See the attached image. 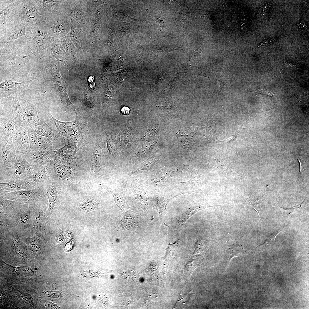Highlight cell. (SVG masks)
Here are the masks:
<instances>
[{
  "instance_id": "8992f818",
  "label": "cell",
  "mask_w": 309,
  "mask_h": 309,
  "mask_svg": "<svg viewBox=\"0 0 309 309\" xmlns=\"http://www.w3.org/2000/svg\"><path fill=\"white\" fill-rule=\"evenodd\" d=\"M28 81L17 82L12 79L7 80L0 84V98L16 95L24 91L36 77Z\"/></svg>"
},
{
  "instance_id": "4dcf8cb0",
  "label": "cell",
  "mask_w": 309,
  "mask_h": 309,
  "mask_svg": "<svg viewBox=\"0 0 309 309\" xmlns=\"http://www.w3.org/2000/svg\"><path fill=\"white\" fill-rule=\"evenodd\" d=\"M298 27L300 29H305L307 27V24L306 22L303 21H300L297 23Z\"/></svg>"
},
{
  "instance_id": "3957f363",
  "label": "cell",
  "mask_w": 309,
  "mask_h": 309,
  "mask_svg": "<svg viewBox=\"0 0 309 309\" xmlns=\"http://www.w3.org/2000/svg\"><path fill=\"white\" fill-rule=\"evenodd\" d=\"M52 71V80L59 93L63 108L66 111H74V106L71 102L68 96L65 81L56 68L53 67Z\"/></svg>"
},
{
  "instance_id": "d590c367",
  "label": "cell",
  "mask_w": 309,
  "mask_h": 309,
  "mask_svg": "<svg viewBox=\"0 0 309 309\" xmlns=\"http://www.w3.org/2000/svg\"><path fill=\"white\" fill-rule=\"evenodd\" d=\"M43 2L45 5H52L54 4L55 2L52 1L45 0L43 1Z\"/></svg>"
},
{
  "instance_id": "30bf717a",
  "label": "cell",
  "mask_w": 309,
  "mask_h": 309,
  "mask_svg": "<svg viewBox=\"0 0 309 309\" xmlns=\"http://www.w3.org/2000/svg\"><path fill=\"white\" fill-rule=\"evenodd\" d=\"M31 150L34 151H52L51 140L48 138L37 134L31 128L28 131Z\"/></svg>"
},
{
  "instance_id": "2e32d148",
  "label": "cell",
  "mask_w": 309,
  "mask_h": 309,
  "mask_svg": "<svg viewBox=\"0 0 309 309\" xmlns=\"http://www.w3.org/2000/svg\"><path fill=\"white\" fill-rule=\"evenodd\" d=\"M78 5L71 4L68 13L70 17H72L80 24L84 25L87 21V15L81 7Z\"/></svg>"
},
{
  "instance_id": "5bb4252c",
  "label": "cell",
  "mask_w": 309,
  "mask_h": 309,
  "mask_svg": "<svg viewBox=\"0 0 309 309\" xmlns=\"http://www.w3.org/2000/svg\"><path fill=\"white\" fill-rule=\"evenodd\" d=\"M18 126L9 116H1L0 138L12 139Z\"/></svg>"
},
{
  "instance_id": "e0dca14e",
  "label": "cell",
  "mask_w": 309,
  "mask_h": 309,
  "mask_svg": "<svg viewBox=\"0 0 309 309\" xmlns=\"http://www.w3.org/2000/svg\"><path fill=\"white\" fill-rule=\"evenodd\" d=\"M31 128L33 129L38 134L46 137L51 140H53L58 134L52 130L49 126H32Z\"/></svg>"
},
{
  "instance_id": "5b68a950",
  "label": "cell",
  "mask_w": 309,
  "mask_h": 309,
  "mask_svg": "<svg viewBox=\"0 0 309 309\" xmlns=\"http://www.w3.org/2000/svg\"><path fill=\"white\" fill-rule=\"evenodd\" d=\"M19 101L26 120L31 128L38 126H49L34 105L22 98H19Z\"/></svg>"
},
{
  "instance_id": "7402d4cb",
  "label": "cell",
  "mask_w": 309,
  "mask_h": 309,
  "mask_svg": "<svg viewBox=\"0 0 309 309\" xmlns=\"http://www.w3.org/2000/svg\"><path fill=\"white\" fill-rule=\"evenodd\" d=\"M245 203L255 209L257 212L259 216L261 203L260 198L255 197H250L246 200Z\"/></svg>"
},
{
  "instance_id": "d4e9b609",
  "label": "cell",
  "mask_w": 309,
  "mask_h": 309,
  "mask_svg": "<svg viewBox=\"0 0 309 309\" xmlns=\"http://www.w3.org/2000/svg\"><path fill=\"white\" fill-rule=\"evenodd\" d=\"M27 239L31 250L35 253H37L40 248V242L39 239L34 237Z\"/></svg>"
},
{
  "instance_id": "7c38bea8",
  "label": "cell",
  "mask_w": 309,
  "mask_h": 309,
  "mask_svg": "<svg viewBox=\"0 0 309 309\" xmlns=\"http://www.w3.org/2000/svg\"><path fill=\"white\" fill-rule=\"evenodd\" d=\"M57 183L50 178L44 189L48 200L47 213H51L55 208L58 201L59 190Z\"/></svg>"
},
{
  "instance_id": "d6986e66",
  "label": "cell",
  "mask_w": 309,
  "mask_h": 309,
  "mask_svg": "<svg viewBox=\"0 0 309 309\" xmlns=\"http://www.w3.org/2000/svg\"><path fill=\"white\" fill-rule=\"evenodd\" d=\"M202 209L200 207L190 208L179 215L176 219V221L179 224H183L194 214Z\"/></svg>"
},
{
  "instance_id": "277c9868",
  "label": "cell",
  "mask_w": 309,
  "mask_h": 309,
  "mask_svg": "<svg viewBox=\"0 0 309 309\" xmlns=\"http://www.w3.org/2000/svg\"><path fill=\"white\" fill-rule=\"evenodd\" d=\"M50 179L45 166H33L24 180L36 189H44Z\"/></svg>"
},
{
  "instance_id": "603a6c76",
  "label": "cell",
  "mask_w": 309,
  "mask_h": 309,
  "mask_svg": "<svg viewBox=\"0 0 309 309\" xmlns=\"http://www.w3.org/2000/svg\"><path fill=\"white\" fill-rule=\"evenodd\" d=\"M212 163L213 166L219 169L226 171L233 172L222 159L213 158Z\"/></svg>"
},
{
  "instance_id": "7a4b0ae2",
  "label": "cell",
  "mask_w": 309,
  "mask_h": 309,
  "mask_svg": "<svg viewBox=\"0 0 309 309\" xmlns=\"http://www.w3.org/2000/svg\"><path fill=\"white\" fill-rule=\"evenodd\" d=\"M1 196L21 203L37 204L45 203L47 197L44 189L36 188L10 192Z\"/></svg>"
},
{
  "instance_id": "4fadbf2b",
  "label": "cell",
  "mask_w": 309,
  "mask_h": 309,
  "mask_svg": "<svg viewBox=\"0 0 309 309\" xmlns=\"http://www.w3.org/2000/svg\"><path fill=\"white\" fill-rule=\"evenodd\" d=\"M34 188L24 180H12L0 183V195L10 192Z\"/></svg>"
},
{
  "instance_id": "44dd1931",
  "label": "cell",
  "mask_w": 309,
  "mask_h": 309,
  "mask_svg": "<svg viewBox=\"0 0 309 309\" xmlns=\"http://www.w3.org/2000/svg\"><path fill=\"white\" fill-rule=\"evenodd\" d=\"M206 242L202 237H199L195 244L194 253H199L204 254L207 249Z\"/></svg>"
},
{
  "instance_id": "4316f807",
  "label": "cell",
  "mask_w": 309,
  "mask_h": 309,
  "mask_svg": "<svg viewBox=\"0 0 309 309\" xmlns=\"http://www.w3.org/2000/svg\"><path fill=\"white\" fill-rule=\"evenodd\" d=\"M20 219V221L21 224L26 225L28 223L31 219V213L29 211L24 212L21 215Z\"/></svg>"
},
{
  "instance_id": "ba28073f",
  "label": "cell",
  "mask_w": 309,
  "mask_h": 309,
  "mask_svg": "<svg viewBox=\"0 0 309 309\" xmlns=\"http://www.w3.org/2000/svg\"><path fill=\"white\" fill-rule=\"evenodd\" d=\"M12 140L16 153L25 155L31 150L28 132L23 127L18 126Z\"/></svg>"
},
{
  "instance_id": "e575fe53",
  "label": "cell",
  "mask_w": 309,
  "mask_h": 309,
  "mask_svg": "<svg viewBox=\"0 0 309 309\" xmlns=\"http://www.w3.org/2000/svg\"><path fill=\"white\" fill-rule=\"evenodd\" d=\"M266 9L263 7L261 8L259 11V13L261 16L264 15L266 12Z\"/></svg>"
},
{
  "instance_id": "52a82bcc",
  "label": "cell",
  "mask_w": 309,
  "mask_h": 309,
  "mask_svg": "<svg viewBox=\"0 0 309 309\" xmlns=\"http://www.w3.org/2000/svg\"><path fill=\"white\" fill-rule=\"evenodd\" d=\"M9 106L10 114L8 116L17 125L28 131L31 128L26 120L19 99L17 96L9 97Z\"/></svg>"
},
{
  "instance_id": "6da1fadb",
  "label": "cell",
  "mask_w": 309,
  "mask_h": 309,
  "mask_svg": "<svg viewBox=\"0 0 309 309\" xmlns=\"http://www.w3.org/2000/svg\"><path fill=\"white\" fill-rule=\"evenodd\" d=\"M12 140L0 138V183L12 179L16 155Z\"/></svg>"
},
{
  "instance_id": "ac0fdd59",
  "label": "cell",
  "mask_w": 309,
  "mask_h": 309,
  "mask_svg": "<svg viewBox=\"0 0 309 309\" xmlns=\"http://www.w3.org/2000/svg\"><path fill=\"white\" fill-rule=\"evenodd\" d=\"M179 240L178 236L177 240L174 243H169L166 249L165 256L163 258V259L169 261L175 258L177 255L178 249V245Z\"/></svg>"
},
{
  "instance_id": "8fae6325",
  "label": "cell",
  "mask_w": 309,
  "mask_h": 309,
  "mask_svg": "<svg viewBox=\"0 0 309 309\" xmlns=\"http://www.w3.org/2000/svg\"><path fill=\"white\" fill-rule=\"evenodd\" d=\"M54 152L31 150L25 155L26 159L33 166H45L52 159Z\"/></svg>"
},
{
  "instance_id": "cb8c5ba5",
  "label": "cell",
  "mask_w": 309,
  "mask_h": 309,
  "mask_svg": "<svg viewBox=\"0 0 309 309\" xmlns=\"http://www.w3.org/2000/svg\"><path fill=\"white\" fill-rule=\"evenodd\" d=\"M98 205V203L96 201L93 200H90L83 202L81 204V206L85 211H90L96 209Z\"/></svg>"
},
{
  "instance_id": "8d00e7d4",
  "label": "cell",
  "mask_w": 309,
  "mask_h": 309,
  "mask_svg": "<svg viewBox=\"0 0 309 309\" xmlns=\"http://www.w3.org/2000/svg\"><path fill=\"white\" fill-rule=\"evenodd\" d=\"M272 42V40H267L266 41H264V42H263L262 43L263 44H264L263 45L264 46L267 45H269V44L271 43Z\"/></svg>"
},
{
  "instance_id": "9c48e42d",
  "label": "cell",
  "mask_w": 309,
  "mask_h": 309,
  "mask_svg": "<svg viewBox=\"0 0 309 309\" xmlns=\"http://www.w3.org/2000/svg\"><path fill=\"white\" fill-rule=\"evenodd\" d=\"M32 166L26 159L25 155L16 152L12 180H24L30 173Z\"/></svg>"
},
{
  "instance_id": "f1b7e54d",
  "label": "cell",
  "mask_w": 309,
  "mask_h": 309,
  "mask_svg": "<svg viewBox=\"0 0 309 309\" xmlns=\"http://www.w3.org/2000/svg\"><path fill=\"white\" fill-rule=\"evenodd\" d=\"M235 247H234V248L232 250V254L234 255H239L242 252V248H241L239 245H236Z\"/></svg>"
},
{
  "instance_id": "484cf974",
  "label": "cell",
  "mask_w": 309,
  "mask_h": 309,
  "mask_svg": "<svg viewBox=\"0 0 309 309\" xmlns=\"http://www.w3.org/2000/svg\"><path fill=\"white\" fill-rule=\"evenodd\" d=\"M15 250L17 255L19 257L24 258L26 255L24 247L18 241L15 242Z\"/></svg>"
},
{
  "instance_id": "83f0119b",
  "label": "cell",
  "mask_w": 309,
  "mask_h": 309,
  "mask_svg": "<svg viewBox=\"0 0 309 309\" xmlns=\"http://www.w3.org/2000/svg\"><path fill=\"white\" fill-rule=\"evenodd\" d=\"M215 72L213 71L209 70H204L201 71L199 74V76H205L210 78L212 77Z\"/></svg>"
},
{
  "instance_id": "f546056e",
  "label": "cell",
  "mask_w": 309,
  "mask_h": 309,
  "mask_svg": "<svg viewBox=\"0 0 309 309\" xmlns=\"http://www.w3.org/2000/svg\"><path fill=\"white\" fill-rule=\"evenodd\" d=\"M253 92L263 94L270 96H272L274 95V94H272V93H271L268 91H266L263 90L257 89L255 91H253Z\"/></svg>"
},
{
  "instance_id": "ffe728a7",
  "label": "cell",
  "mask_w": 309,
  "mask_h": 309,
  "mask_svg": "<svg viewBox=\"0 0 309 309\" xmlns=\"http://www.w3.org/2000/svg\"><path fill=\"white\" fill-rule=\"evenodd\" d=\"M13 271L19 275L27 276H31L34 274L33 270L30 268L26 266H21L19 267L12 266L7 264Z\"/></svg>"
},
{
  "instance_id": "836d02e7",
  "label": "cell",
  "mask_w": 309,
  "mask_h": 309,
  "mask_svg": "<svg viewBox=\"0 0 309 309\" xmlns=\"http://www.w3.org/2000/svg\"><path fill=\"white\" fill-rule=\"evenodd\" d=\"M217 81L219 82V89L220 92L221 93V90L223 87V86L226 84V83L223 82L221 80H217Z\"/></svg>"
},
{
  "instance_id": "1f68e13d",
  "label": "cell",
  "mask_w": 309,
  "mask_h": 309,
  "mask_svg": "<svg viewBox=\"0 0 309 309\" xmlns=\"http://www.w3.org/2000/svg\"><path fill=\"white\" fill-rule=\"evenodd\" d=\"M130 110L129 108L127 106H124L122 107L121 110V112L125 115L128 114Z\"/></svg>"
},
{
  "instance_id": "9a60e30c",
  "label": "cell",
  "mask_w": 309,
  "mask_h": 309,
  "mask_svg": "<svg viewBox=\"0 0 309 309\" xmlns=\"http://www.w3.org/2000/svg\"><path fill=\"white\" fill-rule=\"evenodd\" d=\"M78 26L72 23L71 20V30L67 35L75 46L79 49L83 45L84 42L82 30Z\"/></svg>"
},
{
  "instance_id": "d6a6232c",
  "label": "cell",
  "mask_w": 309,
  "mask_h": 309,
  "mask_svg": "<svg viewBox=\"0 0 309 309\" xmlns=\"http://www.w3.org/2000/svg\"><path fill=\"white\" fill-rule=\"evenodd\" d=\"M85 102L86 104L87 105V106L89 108H91L92 107V102L91 101H90L88 98V97L86 96L85 98Z\"/></svg>"
}]
</instances>
